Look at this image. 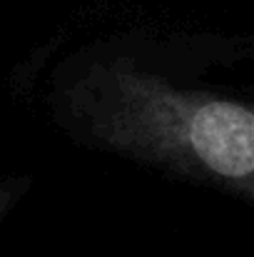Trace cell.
Wrapping results in <instances>:
<instances>
[{
    "instance_id": "obj_1",
    "label": "cell",
    "mask_w": 254,
    "mask_h": 257,
    "mask_svg": "<svg viewBox=\"0 0 254 257\" xmlns=\"http://www.w3.org/2000/svg\"><path fill=\"white\" fill-rule=\"evenodd\" d=\"M68 107L102 150L254 200V112L184 90L127 63H100L70 85Z\"/></svg>"
},
{
    "instance_id": "obj_2",
    "label": "cell",
    "mask_w": 254,
    "mask_h": 257,
    "mask_svg": "<svg viewBox=\"0 0 254 257\" xmlns=\"http://www.w3.org/2000/svg\"><path fill=\"white\" fill-rule=\"evenodd\" d=\"M15 197H18V190L15 187H10V185H5V187H0V217L13 207V202H15Z\"/></svg>"
}]
</instances>
